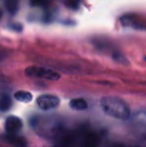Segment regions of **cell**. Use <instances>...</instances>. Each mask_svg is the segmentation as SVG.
<instances>
[{
    "label": "cell",
    "mask_w": 146,
    "mask_h": 147,
    "mask_svg": "<svg viewBox=\"0 0 146 147\" xmlns=\"http://www.w3.org/2000/svg\"><path fill=\"white\" fill-rule=\"evenodd\" d=\"M30 124L34 131L43 137L55 138L63 133V124L55 116L35 115L31 118Z\"/></svg>",
    "instance_id": "cell-1"
},
{
    "label": "cell",
    "mask_w": 146,
    "mask_h": 147,
    "mask_svg": "<svg viewBox=\"0 0 146 147\" xmlns=\"http://www.w3.org/2000/svg\"><path fill=\"white\" fill-rule=\"evenodd\" d=\"M101 109L106 115L119 120H127L131 116L130 108L123 99L115 96H104L100 100Z\"/></svg>",
    "instance_id": "cell-2"
},
{
    "label": "cell",
    "mask_w": 146,
    "mask_h": 147,
    "mask_svg": "<svg viewBox=\"0 0 146 147\" xmlns=\"http://www.w3.org/2000/svg\"><path fill=\"white\" fill-rule=\"evenodd\" d=\"M27 76L36 78H42L49 81H56L60 78V74L52 69H48L45 67H38V66H31L25 70Z\"/></svg>",
    "instance_id": "cell-3"
},
{
    "label": "cell",
    "mask_w": 146,
    "mask_h": 147,
    "mask_svg": "<svg viewBox=\"0 0 146 147\" xmlns=\"http://www.w3.org/2000/svg\"><path fill=\"white\" fill-rule=\"evenodd\" d=\"M36 104L40 109L45 111L55 109L60 104V99L55 95L51 94H43L40 95L36 99Z\"/></svg>",
    "instance_id": "cell-4"
},
{
    "label": "cell",
    "mask_w": 146,
    "mask_h": 147,
    "mask_svg": "<svg viewBox=\"0 0 146 147\" xmlns=\"http://www.w3.org/2000/svg\"><path fill=\"white\" fill-rule=\"evenodd\" d=\"M100 137L94 131H81L80 147H98Z\"/></svg>",
    "instance_id": "cell-5"
},
{
    "label": "cell",
    "mask_w": 146,
    "mask_h": 147,
    "mask_svg": "<svg viewBox=\"0 0 146 147\" xmlns=\"http://www.w3.org/2000/svg\"><path fill=\"white\" fill-rule=\"evenodd\" d=\"M23 127V122L19 117L10 115L5 120V130L8 134H17Z\"/></svg>",
    "instance_id": "cell-6"
},
{
    "label": "cell",
    "mask_w": 146,
    "mask_h": 147,
    "mask_svg": "<svg viewBox=\"0 0 146 147\" xmlns=\"http://www.w3.org/2000/svg\"><path fill=\"white\" fill-rule=\"evenodd\" d=\"M5 141L7 143L15 147H25L26 146V140L21 136H18L17 134H8L4 137Z\"/></svg>",
    "instance_id": "cell-7"
},
{
    "label": "cell",
    "mask_w": 146,
    "mask_h": 147,
    "mask_svg": "<svg viewBox=\"0 0 146 147\" xmlns=\"http://www.w3.org/2000/svg\"><path fill=\"white\" fill-rule=\"evenodd\" d=\"M69 106L73 110L83 111L88 108V103L83 98H75V99H71L70 102H69Z\"/></svg>",
    "instance_id": "cell-8"
},
{
    "label": "cell",
    "mask_w": 146,
    "mask_h": 147,
    "mask_svg": "<svg viewBox=\"0 0 146 147\" xmlns=\"http://www.w3.org/2000/svg\"><path fill=\"white\" fill-rule=\"evenodd\" d=\"M12 106V100L11 97L7 93H2L0 94V111L5 112L9 110L10 107Z\"/></svg>",
    "instance_id": "cell-9"
},
{
    "label": "cell",
    "mask_w": 146,
    "mask_h": 147,
    "mask_svg": "<svg viewBox=\"0 0 146 147\" xmlns=\"http://www.w3.org/2000/svg\"><path fill=\"white\" fill-rule=\"evenodd\" d=\"M14 97H15L16 100L20 101V102H24V103H27L30 102L33 98L32 94L28 91H23V90H19L17 92H15L14 94Z\"/></svg>",
    "instance_id": "cell-10"
},
{
    "label": "cell",
    "mask_w": 146,
    "mask_h": 147,
    "mask_svg": "<svg viewBox=\"0 0 146 147\" xmlns=\"http://www.w3.org/2000/svg\"><path fill=\"white\" fill-rule=\"evenodd\" d=\"M18 0H5V6L10 13H15L18 9Z\"/></svg>",
    "instance_id": "cell-11"
},
{
    "label": "cell",
    "mask_w": 146,
    "mask_h": 147,
    "mask_svg": "<svg viewBox=\"0 0 146 147\" xmlns=\"http://www.w3.org/2000/svg\"><path fill=\"white\" fill-rule=\"evenodd\" d=\"M134 117L138 122L146 123V110H141V111H139V112H137Z\"/></svg>",
    "instance_id": "cell-12"
},
{
    "label": "cell",
    "mask_w": 146,
    "mask_h": 147,
    "mask_svg": "<svg viewBox=\"0 0 146 147\" xmlns=\"http://www.w3.org/2000/svg\"><path fill=\"white\" fill-rule=\"evenodd\" d=\"M113 58L121 64H128V61H127V59L124 57V55L120 54V53H115V54H113Z\"/></svg>",
    "instance_id": "cell-13"
},
{
    "label": "cell",
    "mask_w": 146,
    "mask_h": 147,
    "mask_svg": "<svg viewBox=\"0 0 146 147\" xmlns=\"http://www.w3.org/2000/svg\"><path fill=\"white\" fill-rule=\"evenodd\" d=\"M1 15H2V13H1V11H0V18H1Z\"/></svg>",
    "instance_id": "cell-14"
},
{
    "label": "cell",
    "mask_w": 146,
    "mask_h": 147,
    "mask_svg": "<svg viewBox=\"0 0 146 147\" xmlns=\"http://www.w3.org/2000/svg\"><path fill=\"white\" fill-rule=\"evenodd\" d=\"M0 60H1V57H0Z\"/></svg>",
    "instance_id": "cell-15"
}]
</instances>
